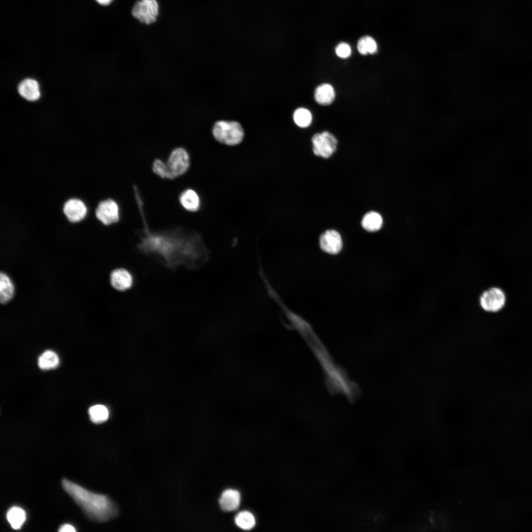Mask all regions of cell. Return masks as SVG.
Masks as SVG:
<instances>
[{
    "label": "cell",
    "mask_w": 532,
    "mask_h": 532,
    "mask_svg": "<svg viewBox=\"0 0 532 532\" xmlns=\"http://www.w3.org/2000/svg\"><path fill=\"white\" fill-rule=\"evenodd\" d=\"M141 215L144 227L137 247L142 254L173 270L180 266L197 269L208 261L209 250L199 234L187 233L181 228L152 231L144 213Z\"/></svg>",
    "instance_id": "6da1fadb"
},
{
    "label": "cell",
    "mask_w": 532,
    "mask_h": 532,
    "mask_svg": "<svg viewBox=\"0 0 532 532\" xmlns=\"http://www.w3.org/2000/svg\"><path fill=\"white\" fill-rule=\"evenodd\" d=\"M383 224L382 216L375 211L366 213L363 217L361 225L363 228L369 232H374L380 230Z\"/></svg>",
    "instance_id": "2e32d148"
},
{
    "label": "cell",
    "mask_w": 532,
    "mask_h": 532,
    "mask_svg": "<svg viewBox=\"0 0 532 532\" xmlns=\"http://www.w3.org/2000/svg\"><path fill=\"white\" fill-rule=\"evenodd\" d=\"M59 362V358L54 351L47 350L39 357L38 366L42 370H49L57 367Z\"/></svg>",
    "instance_id": "d6986e66"
},
{
    "label": "cell",
    "mask_w": 532,
    "mask_h": 532,
    "mask_svg": "<svg viewBox=\"0 0 532 532\" xmlns=\"http://www.w3.org/2000/svg\"><path fill=\"white\" fill-rule=\"evenodd\" d=\"M357 47L358 52L363 55L373 54L377 50L375 40L369 35H365L360 38L358 41Z\"/></svg>",
    "instance_id": "ffe728a7"
},
{
    "label": "cell",
    "mask_w": 532,
    "mask_h": 532,
    "mask_svg": "<svg viewBox=\"0 0 532 532\" xmlns=\"http://www.w3.org/2000/svg\"><path fill=\"white\" fill-rule=\"evenodd\" d=\"M87 207L84 201L78 198H70L64 204L63 212L67 220L72 223L82 221L87 214Z\"/></svg>",
    "instance_id": "9c48e42d"
},
{
    "label": "cell",
    "mask_w": 532,
    "mask_h": 532,
    "mask_svg": "<svg viewBox=\"0 0 532 532\" xmlns=\"http://www.w3.org/2000/svg\"><path fill=\"white\" fill-rule=\"evenodd\" d=\"M159 12V5L156 0H139L134 5L132 15L140 22L150 24L155 22Z\"/></svg>",
    "instance_id": "ba28073f"
},
{
    "label": "cell",
    "mask_w": 532,
    "mask_h": 532,
    "mask_svg": "<svg viewBox=\"0 0 532 532\" xmlns=\"http://www.w3.org/2000/svg\"><path fill=\"white\" fill-rule=\"evenodd\" d=\"M60 532H74L75 529L73 526L69 524H64L61 526L59 529Z\"/></svg>",
    "instance_id": "484cf974"
},
{
    "label": "cell",
    "mask_w": 532,
    "mask_h": 532,
    "mask_svg": "<svg viewBox=\"0 0 532 532\" xmlns=\"http://www.w3.org/2000/svg\"><path fill=\"white\" fill-rule=\"evenodd\" d=\"M314 154L324 158H329L335 151L337 141L331 133L324 131L315 133L311 139Z\"/></svg>",
    "instance_id": "8992f818"
},
{
    "label": "cell",
    "mask_w": 532,
    "mask_h": 532,
    "mask_svg": "<svg viewBox=\"0 0 532 532\" xmlns=\"http://www.w3.org/2000/svg\"><path fill=\"white\" fill-rule=\"evenodd\" d=\"M101 5H106L110 4L113 0H96Z\"/></svg>",
    "instance_id": "4316f807"
},
{
    "label": "cell",
    "mask_w": 532,
    "mask_h": 532,
    "mask_svg": "<svg viewBox=\"0 0 532 532\" xmlns=\"http://www.w3.org/2000/svg\"><path fill=\"white\" fill-rule=\"evenodd\" d=\"M320 245L323 251L330 254H337L342 247L341 236L335 230H327L320 236Z\"/></svg>",
    "instance_id": "8fae6325"
},
{
    "label": "cell",
    "mask_w": 532,
    "mask_h": 532,
    "mask_svg": "<svg viewBox=\"0 0 532 532\" xmlns=\"http://www.w3.org/2000/svg\"><path fill=\"white\" fill-rule=\"evenodd\" d=\"M506 296L504 292L498 287H491L484 291L480 296V307L488 312H497L505 305Z\"/></svg>",
    "instance_id": "52a82bcc"
},
{
    "label": "cell",
    "mask_w": 532,
    "mask_h": 532,
    "mask_svg": "<svg viewBox=\"0 0 532 532\" xmlns=\"http://www.w3.org/2000/svg\"><path fill=\"white\" fill-rule=\"evenodd\" d=\"M88 413L90 420L95 424L106 421L109 417L107 408L102 404H96L90 407Z\"/></svg>",
    "instance_id": "44dd1931"
},
{
    "label": "cell",
    "mask_w": 532,
    "mask_h": 532,
    "mask_svg": "<svg viewBox=\"0 0 532 532\" xmlns=\"http://www.w3.org/2000/svg\"><path fill=\"white\" fill-rule=\"evenodd\" d=\"M110 281L114 289L120 292H125L133 286L134 278L129 270L123 267H120L111 271Z\"/></svg>",
    "instance_id": "30bf717a"
},
{
    "label": "cell",
    "mask_w": 532,
    "mask_h": 532,
    "mask_svg": "<svg viewBox=\"0 0 532 532\" xmlns=\"http://www.w3.org/2000/svg\"><path fill=\"white\" fill-rule=\"evenodd\" d=\"M14 288L10 278L5 273L0 275V301L5 303L9 301L14 295Z\"/></svg>",
    "instance_id": "ac0fdd59"
},
{
    "label": "cell",
    "mask_w": 532,
    "mask_h": 532,
    "mask_svg": "<svg viewBox=\"0 0 532 532\" xmlns=\"http://www.w3.org/2000/svg\"><path fill=\"white\" fill-rule=\"evenodd\" d=\"M95 216L105 226L116 224L121 218L120 206L113 199H105L99 202L95 209Z\"/></svg>",
    "instance_id": "5b68a950"
},
{
    "label": "cell",
    "mask_w": 532,
    "mask_h": 532,
    "mask_svg": "<svg viewBox=\"0 0 532 532\" xmlns=\"http://www.w3.org/2000/svg\"><path fill=\"white\" fill-rule=\"evenodd\" d=\"M18 90L23 98L29 101L36 100L40 97L38 83L33 79L22 80L18 85Z\"/></svg>",
    "instance_id": "4fadbf2b"
},
{
    "label": "cell",
    "mask_w": 532,
    "mask_h": 532,
    "mask_svg": "<svg viewBox=\"0 0 532 532\" xmlns=\"http://www.w3.org/2000/svg\"><path fill=\"white\" fill-rule=\"evenodd\" d=\"M221 508L226 511L236 510L240 503V495L235 490L227 489L222 494L219 500Z\"/></svg>",
    "instance_id": "5bb4252c"
},
{
    "label": "cell",
    "mask_w": 532,
    "mask_h": 532,
    "mask_svg": "<svg viewBox=\"0 0 532 532\" xmlns=\"http://www.w3.org/2000/svg\"><path fill=\"white\" fill-rule=\"evenodd\" d=\"M166 165L172 179L185 174L190 166V157L187 150L182 147L173 149L170 152Z\"/></svg>",
    "instance_id": "277c9868"
},
{
    "label": "cell",
    "mask_w": 532,
    "mask_h": 532,
    "mask_svg": "<svg viewBox=\"0 0 532 532\" xmlns=\"http://www.w3.org/2000/svg\"><path fill=\"white\" fill-rule=\"evenodd\" d=\"M152 170L161 178L172 179L166 164L160 159H156L153 161Z\"/></svg>",
    "instance_id": "cb8c5ba5"
},
{
    "label": "cell",
    "mask_w": 532,
    "mask_h": 532,
    "mask_svg": "<svg viewBox=\"0 0 532 532\" xmlns=\"http://www.w3.org/2000/svg\"><path fill=\"white\" fill-rule=\"evenodd\" d=\"M234 520L236 525L244 530L252 529L256 524L255 519L253 515L247 511L239 512L236 515Z\"/></svg>",
    "instance_id": "7402d4cb"
},
{
    "label": "cell",
    "mask_w": 532,
    "mask_h": 532,
    "mask_svg": "<svg viewBox=\"0 0 532 532\" xmlns=\"http://www.w3.org/2000/svg\"><path fill=\"white\" fill-rule=\"evenodd\" d=\"M6 516L11 528L14 530L20 529L26 519L25 510L17 506L10 508L6 513Z\"/></svg>",
    "instance_id": "e0dca14e"
},
{
    "label": "cell",
    "mask_w": 532,
    "mask_h": 532,
    "mask_svg": "<svg viewBox=\"0 0 532 532\" xmlns=\"http://www.w3.org/2000/svg\"><path fill=\"white\" fill-rule=\"evenodd\" d=\"M336 55L342 59L348 58L351 54V48L347 43L341 42L338 44L335 49Z\"/></svg>",
    "instance_id": "d4e9b609"
},
{
    "label": "cell",
    "mask_w": 532,
    "mask_h": 532,
    "mask_svg": "<svg viewBox=\"0 0 532 532\" xmlns=\"http://www.w3.org/2000/svg\"><path fill=\"white\" fill-rule=\"evenodd\" d=\"M213 136L218 142L230 146L239 144L243 140L244 132L236 122L220 121L212 129Z\"/></svg>",
    "instance_id": "3957f363"
},
{
    "label": "cell",
    "mask_w": 532,
    "mask_h": 532,
    "mask_svg": "<svg viewBox=\"0 0 532 532\" xmlns=\"http://www.w3.org/2000/svg\"><path fill=\"white\" fill-rule=\"evenodd\" d=\"M64 490L91 520L105 522L118 514V509L107 496L91 492L66 478L62 480Z\"/></svg>",
    "instance_id": "7a4b0ae2"
},
{
    "label": "cell",
    "mask_w": 532,
    "mask_h": 532,
    "mask_svg": "<svg viewBox=\"0 0 532 532\" xmlns=\"http://www.w3.org/2000/svg\"><path fill=\"white\" fill-rule=\"evenodd\" d=\"M335 97V91L330 84L323 83L316 88L314 92V98L316 101L322 105L331 104Z\"/></svg>",
    "instance_id": "9a60e30c"
},
{
    "label": "cell",
    "mask_w": 532,
    "mask_h": 532,
    "mask_svg": "<svg viewBox=\"0 0 532 532\" xmlns=\"http://www.w3.org/2000/svg\"><path fill=\"white\" fill-rule=\"evenodd\" d=\"M293 119L299 127L306 128L311 124L312 117L311 112L308 109L301 107L295 111Z\"/></svg>",
    "instance_id": "603a6c76"
},
{
    "label": "cell",
    "mask_w": 532,
    "mask_h": 532,
    "mask_svg": "<svg viewBox=\"0 0 532 532\" xmlns=\"http://www.w3.org/2000/svg\"><path fill=\"white\" fill-rule=\"evenodd\" d=\"M178 200L182 207L189 212L198 211L201 205V200L198 193L194 189L187 188L181 192Z\"/></svg>",
    "instance_id": "7c38bea8"
}]
</instances>
